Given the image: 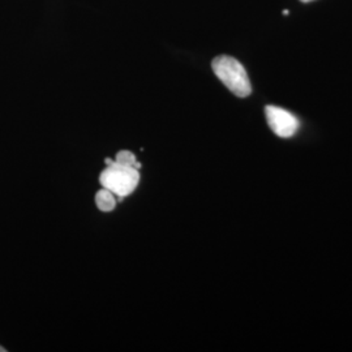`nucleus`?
I'll return each instance as SVG.
<instances>
[{
    "instance_id": "1",
    "label": "nucleus",
    "mask_w": 352,
    "mask_h": 352,
    "mask_svg": "<svg viewBox=\"0 0 352 352\" xmlns=\"http://www.w3.org/2000/svg\"><path fill=\"white\" fill-rule=\"evenodd\" d=\"M212 68L215 76L232 94L240 98H245L251 94V81L239 60L227 55H221L214 59Z\"/></svg>"
},
{
    "instance_id": "2",
    "label": "nucleus",
    "mask_w": 352,
    "mask_h": 352,
    "mask_svg": "<svg viewBox=\"0 0 352 352\" xmlns=\"http://www.w3.org/2000/svg\"><path fill=\"white\" fill-rule=\"evenodd\" d=\"M102 187L111 190L120 200L133 193L140 182V173L136 167L124 166L113 161L100 176Z\"/></svg>"
},
{
    "instance_id": "3",
    "label": "nucleus",
    "mask_w": 352,
    "mask_h": 352,
    "mask_svg": "<svg viewBox=\"0 0 352 352\" xmlns=\"http://www.w3.org/2000/svg\"><path fill=\"white\" fill-rule=\"evenodd\" d=\"M267 124L272 131L282 139L292 138L299 129V120L294 113L278 106H266L265 109Z\"/></svg>"
},
{
    "instance_id": "4",
    "label": "nucleus",
    "mask_w": 352,
    "mask_h": 352,
    "mask_svg": "<svg viewBox=\"0 0 352 352\" xmlns=\"http://www.w3.org/2000/svg\"><path fill=\"white\" fill-rule=\"evenodd\" d=\"M96 204H97V208L102 212H111L116 205V200L111 190L103 188L97 192Z\"/></svg>"
},
{
    "instance_id": "5",
    "label": "nucleus",
    "mask_w": 352,
    "mask_h": 352,
    "mask_svg": "<svg viewBox=\"0 0 352 352\" xmlns=\"http://www.w3.org/2000/svg\"><path fill=\"white\" fill-rule=\"evenodd\" d=\"M115 162L124 164V166H132V167H135L136 164H138V160H136V157H135L133 153H131V151H122L116 154Z\"/></svg>"
},
{
    "instance_id": "6",
    "label": "nucleus",
    "mask_w": 352,
    "mask_h": 352,
    "mask_svg": "<svg viewBox=\"0 0 352 352\" xmlns=\"http://www.w3.org/2000/svg\"><path fill=\"white\" fill-rule=\"evenodd\" d=\"M113 160H110V158H106V164H107V166H109V164H113Z\"/></svg>"
},
{
    "instance_id": "7",
    "label": "nucleus",
    "mask_w": 352,
    "mask_h": 352,
    "mask_svg": "<svg viewBox=\"0 0 352 352\" xmlns=\"http://www.w3.org/2000/svg\"><path fill=\"white\" fill-rule=\"evenodd\" d=\"M0 352H7V350H6L4 347H1V346H0Z\"/></svg>"
},
{
    "instance_id": "8",
    "label": "nucleus",
    "mask_w": 352,
    "mask_h": 352,
    "mask_svg": "<svg viewBox=\"0 0 352 352\" xmlns=\"http://www.w3.org/2000/svg\"><path fill=\"white\" fill-rule=\"evenodd\" d=\"M302 3H309V1H314V0H300Z\"/></svg>"
},
{
    "instance_id": "9",
    "label": "nucleus",
    "mask_w": 352,
    "mask_h": 352,
    "mask_svg": "<svg viewBox=\"0 0 352 352\" xmlns=\"http://www.w3.org/2000/svg\"><path fill=\"white\" fill-rule=\"evenodd\" d=\"M283 14H285V16H287V14H289V11H287V10H285V11H283Z\"/></svg>"
}]
</instances>
